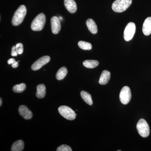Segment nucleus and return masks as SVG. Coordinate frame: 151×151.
I'll list each match as a JSON object with an SVG mask.
<instances>
[{
    "label": "nucleus",
    "instance_id": "nucleus-1",
    "mask_svg": "<svg viewBox=\"0 0 151 151\" xmlns=\"http://www.w3.org/2000/svg\"><path fill=\"white\" fill-rule=\"evenodd\" d=\"M27 14V9L25 6L21 5L15 12L12 19V24L14 26H17L23 21L25 17Z\"/></svg>",
    "mask_w": 151,
    "mask_h": 151
},
{
    "label": "nucleus",
    "instance_id": "nucleus-2",
    "mask_svg": "<svg viewBox=\"0 0 151 151\" xmlns=\"http://www.w3.org/2000/svg\"><path fill=\"white\" fill-rule=\"evenodd\" d=\"M46 18L44 14L40 13L39 14L35 17L32 22V29L34 31H40L42 30L44 27L45 23Z\"/></svg>",
    "mask_w": 151,
    "mask_h": 151
},
{
    "label": "nucleus",
    "instance_id": "nucleus-3",
    "mask_svg": "<svg viewBox=\"0 0 151 151\" xmlns=\"http://www.w3.org/2000/svg\"><path fill=\"white\" fill-rule=\"evenodd\" d=\"M132 0H116L112 4V9L118 13L126 10L131 6Z\"/></svg>",
    "mask_w": 151,
    "mask_h": 151
},
{
    "label": "nucleus",
    "instance_id": "nucleus-4",
    "mask_svg": "<svg viewBox=\"0 0 151 151\" xmlns=\"http://www.w3.org/2000/svg\"><path fill=\"white\" fill-rule=\"evenodd\" d=\"M137 128L139 134L142 137H147L150 135V127L145 119H142L139 120L137 125Z\"/></svg>",
    "mask_w": 151,
    "mask_h": 151
},
{
    "label": "nucleus",
    "instance_id": "nucleus-5",
    "mask_svg": "<svg viewBox=\"0 0 151 151\" xmlns=\"http://www.w3.org/2000/svg\"><path fill=\"white\" fill-rule=\"evenodd\" d=\"M58 112L60 115L68 120H73L76 117L75 112L67 106H61L58 108Z\"/></svg>",
    "mask_w": 151,
    "mask_h": 151
},
{
    "label": "nucleus",
    "instance_id": "nucleus-6",
    "mask_svg": "<svg viewBox=\"0 0 151 151\" xmlns=\"http://www.w3.org/2000/svg\"><path fill=\"white\" fill-rule=\"evenodd\" d=\"M132 98L131 89L128 86H125L122 88L119 95L121 103L124 105H127L129 103Z\"/></svg>",
    "mask_w": 151,
    "mask_h": 151
},
{
    "label": "nucleus",
    "instance_id": "nucleus-7",
    "mask_svg": "<svg viewBox=\"0 0 151 151\" xmlns=\"http://www.w3.org/2000/svg\"><path fill=\"white\" fill-rule=\"evenodd\" d=\"M136 25L133 22L127 24L124 31V38L126 41H129L134 37L136 32Z\"/></svg>",
    "mask_w": 151,
    "mask_h": 151
},
{
    "label": "nucleus",
    "instance_id": "nucleus-8",
    "mask_svg": "<svg viewBox=\"0 0 151 151\" xmlns=\"http://www.w3.org/2000/svg\"><path fill=\"white\" fill-rule=\"evenodd\" d=\"M50 58L49 56H44L40 58L35 61L31 66L32 70H37L41 68L50 61Z\"/></svg>",
    "mask_w": 151,
    "mask_h": 151
},
{
    "label": "nucleus",
    "instance_id": "nucleus-9",
    "mask_svg": "<svg viewBox=\"0 0 151 151\" xmlns=\"http://www.w3.org/2000/svg\"><path fill=\"white\" fill-rule=\"evenodd\" d=\"M19 112L20 116L26 120H29L32 118V112L25 105L20 106L19 108Z\"/></svg>",
    "mask_w": 151,
    "mask_h": 151
},
{
    "label": "nucleus",
    "instance_id": "nucleus-10",
    "mask_svg": "<svg viewBox=\"0 0 151 151\" xmlns=\"http://www.w3.org/2000/svg\"><path fill=\"white\" fill-rule=\"evenodd\" d=\"M51 30L54 34H57L61 29L60 21L57 17H52L51 19Z\"/></svg>",
    "mask_w": 151,
    "mask_h": 151
},
{
    "label": "nucleus",
    "instance_id": "nucleus-11",
    "mask_svg": "<svg viewBox=\"0 0 151 151\" xmlns=\"http://www.w3.org/2000/svg\"><path fill=\"white\" fill-rule=\"evenodd\" d=\"M64 5L70 13H74L77 10V5L74 0H64Z\"/></svg>",
    "mask_w": 151,
    "mask_h": 151
},
{
    "label": "nucleus",
    "instance_id": "nucleus-12",
    "mask_svg": "<svg viewBox=\"0 0 151 151\" xmlns=\"http://www.w3.org/2000/svg\"><path fill=\"white\" fill-rule=\"evenodd\" d=\"M142 31L145 35L148 36L151 34V17L145 20L143 24Z\"/></svg>",
    "mask_w": 151,
    "mask_h": 151
},
{
    "label": "nucleus",
    "instance_id": "nucleus-13",
    "mask_svg": "<svg viewBox=\"0 0 151 151\" xmlns=\"http://www.w3.org/2000/svg\"><path fill=\"white\" fill-rule=\"evenodd\" d=\"M111 78V73L107 70H103L100 76L99 84L101 85H105L110 81Z\"/></svg>",
    "mask_w": 151,
    "mask_h": 151
},
{
    "label": "nucleus",
    "instance_id": "nucleus-14",
    "mask_svg": "<svg viewBox=\"0 0 151 151\" xmlns=\"http://www.w3.org/2000/svg\"><path fill=\"white\" fill-rule=\"evenodd\" d=\"M86 24L89 31L93 34H95L97 32V27L95 22L92 19H89L86 22Z\"/></svg>",
    "mask_w": 151,
    "mask_h": 151
},
{
    "label": "nucleus",
    "instance_id": "nucleus-15",
    "mask_svg": "<svg viewBox=\"0 0 151 151\" xmlns=\"http://www.w3.org/2000/svg\"><path fill=\"white\" fill-rule=\"evenodd\" d=\"M46 94V87L43 84H40L37 87L36 96L39 99L43 98Z\"/></svg>",
    "mask_w": 151,
    "mask_h": 151
},
{
    "label": "nucleus",
    "instance_id": "nucleus-16",
    "mask_svg": "<svg viewBox=\"0 0 151 151\" xmlns=\"http://www.w3.org/2000/svg\"><path fill=\"white\" fill-rule=\"evenodd\" d=\"M24 148V142L22 140H19L15 142L11 147L12 151H22Z\"/></svg>",
    "mask_w": 151,
    "mask_h": 151
},
{
    "label": "nucleus",
    "instance_id": "nucleus-17",
    "mask_svg": "<svg viewBox=\"0 0 151 151\" xmlns=\"http://www.w3.org/2000/svg\"><path fill=\"white\" fill-rule=\"evenodd\" d=\"M81 96L84 102L89 105H92L93 104L92 96L91 94H89L88 92L82 91L81 92Z\"/></svg>",
    "mask_w": 151,
    "mask_h": 151
},
{
    "label": "nucleus",
    "instance_id": "nucleus-18",
    "mask_svg": "<svg viewBox=\"0 0 151 151\" xmlns=\"http://www.w3.org/2000/svg\"><path fill=\"white\" fill-rule=\"evenodd\" d=\"M83 64L84 67L86 68H94L99 65V63L97 60H89L84 61Z\"/></svg>",
    "mask_w": 151,
    "mask_h": 151
},
{
    "label": "nucleus",
    "instance_id": "nucleus-19",
    "mask_svg": "<svg viewBox=\"0 0 151 151\" xmlns=\"http://www.w3.org/2000/svg\"><path fill=\"white\" fill-rule=\"evenodd\" d=\"M68 70L66 68L62 67L60 68L56 74V78L58 80H61L65 78L67 75Z\"/></svg>",
    "mask_w": 151,
    "mask_h": 151
},
{
    "label": "nucleus",
    "instance_id": "nucleus-20",
    "mask_svg": "<svg viewBox=\"0 0 151 151\" xmlns=\"http://www.w3.org/2000/svg\"><path fill=\"white\" fill-rule=\"evenodd\" d=\"M78 44L79 48L84 50H90L92 48V44L86 42L80 41L78 42Z\"/></svg>",
    "mask_w": 151,
    "mask_h": 151
},
{
    "label": "nucleus",
    "instance_id": "nucleus-21",
    "mask_svg": "<svg viewBox=\"0 0 151 151\" xmlns=\"http://www.w3.org/2000/svg\"><path fill=\"white\" fill-rule=\"evenodd\" d=\"M26 88V84L24 83L17 84L13 87V91L16 93H21L24 91Z\"/></svg>",
    "mask_w": 151,
    "mask_h": 151
},
{
    "label": "nucleus",
    "instance_id": "nucleus-22",
    "mask_svg": "<svg viewBox=\"0 0 151 151\" xmlns=\"http://www.w3.org/2000/svg\"><path fill=\"white\" fill-rule=\"evenodd\" d=\"M72 150L69 146L67 145H62L57 149V151H72Z\"/></svg>",
    "mask_w": 151,
    "mask_h": 151
},
{
    "label": "nucleus",
    "instance_id": "nucleus-23",
    "mask_svg": "<svg viewBox=\"0 0 151 151\" xmlns=\"http://www.w3.org/2000/svg\"><path fill=\"white\" fill-rule=\"evenodd\" d=\"M15 47L18 54L19 55L22 54L24 50L23 45L21 43H17L15 45Z\"/></svg>",
    "mask_w": 151,
    "mask_h": 151
},
{
    "label": "nucleus",
    "instance_id": "nucleus-24",
    "mask_svg": "<svg viewBox=\"0 0 151 151\" xmlns=\"http://www.w3.org/2000/svg\"><path fill=\"white\" fill-rule=\"evenodd\" d=\"M18 54L16 50L15 46H13L12 48L11 55L12 56H17Z\"/></svg>",
    "mask_w": 151,
    "mask_h": 151
},
{
    "label": "nucleus",
    "instance_id": "nucleus-25",
    "mask_svg": "<svg viewBox=\"0 0 151 151\" xmlns=\"http://www.w3.org/2000/svg\"><path fill=\"white\" fill-rule=\"evenodd\" d=\"M12 67L13 68H16L18 66L19 64L18 62H17V61H15L12 64Z\"/></svg>",
    "mask_w": 151,
    "mask_h": 151
},
{
    "label": "nucleus",
    "instance_id": "nucleus-26",
    "mask_svg": "<svg viewBox=\"0 0 151 151\" xmlns=\"http://www.w3.org/2000/svg\"><path fill=\"white\" fill-rule=\"evenodd\" d=\"M15 60L14 59V58H10L8 60V63L9 64H12L15 61Z\"/></svg>",
    "mask_w": 151,
    "mask_h": 151
},
{
    "label": "nucleus",
    "instance_id": "nucleus-27",
    "mask_svg": "<svg viewBox=\"0 0 151 151\" xmlns=\"http://www.w3.org/2000/svg\"><path fill=\"white\" fill-rule=\"evenodd\" d=\"M2 104V101L1 98H0V106H1Z\"/></svg>",
    "mask_w": 151,
    "mask_h": 151
},
{
    "label": "nucleus",
    "instance_id": "nucleus-28",
    "mask_svg": "<svg viewBox=\"0 0 151 151\" xmlns=\"http://www.w3.org/2000/svg\"><path fill=\"white\" fill-rule=\"evenodd\" d=\"M118 151H121V150H118Z\"/></svg>",
    "mask_w": 151,
    "mask_h": 151
}]
</instances>
